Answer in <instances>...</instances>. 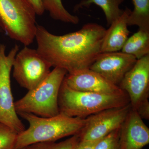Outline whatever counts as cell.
<instances>
[{"instance_id": "cell-15", "label": "cell", "mask_w": 149, "mask_h": 149, "mask_svg": "<svg viewBox=\"0 0 149 149\" xmlns=\"http://www.w3.org/2000/svg\"><path fill=\"white\" fill-rule=\"evenodd\" d=\"M124 0H82L74 7V11H78L83 8H89L92 4L100 7L103 11L107 22L109 26L113 22L117 19L123 13L119 6Z\"/></svg>"}, {"instance_id": "cell-25", "label": "cell", "mask_w": 149, "mask_h": 149, "mask_svg": "<svg viewBox=\"0 0 149 149\" xmlns=\"http://www.w3.org/2000/svg\"><path fill=\"white\" fill-rule=\"evenodd\" d=\"M0 61H1V49H0Z\"/></svg>"}, {"instance_id": "cell-2", "label": "cell", "mask_w": 149, "mask_h": 149, "mask_svg": "<svg viewBox=\"0 0 149 149\" xmlns=\"http://www.w3.org/2000/svg\"><path fill=\"white\" fill-rule=\"evenodd\" d=\"M29 123V127L17 134L14 149H21L41 142H56L80 133L86 118L70 117L60 112L55 116L42 117L32 113L18 114Z\"/></svg>"}, {"instance_id": "cell-19", "label": "cell", "mask_w": 149, "mask_h": 149, "mask_svg": "<svg viewBox=\"0 0 149 149\" xmlns=\"http://www.w3.org/2000/svg\"><path fill=\"white\" fill-rule=\"evenodd\" d=\"M17 134L13 129L0 123V149H14Z\"/></svg>"}, {"instance_id": "cell-7", "label": "cell", "mask_w": 149, "mask_h": 149, "mask_svg": "<svg viewBox=\"0 0 149 149\" xmlns=\"http://www.w3.org/2000/svg\"><path fill=\"white\" fill-rule=\"evenodd\" d=\"M52 67L37 49L24 46L14 60L13 75L19 85L29 91L47 77Z\"/></svg>"}, {"instance_id": "cell-8", "label": "cell", "mask_w": 149, "mask_h": 149, "mask_svg": "<svg viewBox=\"0 0 149 149\" xmlns=\"http://www.w3.org/2000/svg\"><path fill=\"white\" fill-rule=\"evenodd\" d=\"M130 108L129 104L104 110L88 116L85 126L78 133L80 141H97L120 128Z\"/></svg>"}, {"instance_id": "cell-22", "label": "cell", "mask_w": 149, "mask_h": 149, "mask_svg": "<svg viewBox=\"0 0 149 149\" xmlns=\"http://www.w3.org/2000/svg\"><path fill=\"white\" fill-rule=\"evenodd\" d=\"M32 7L36 15H42L45 10L42 0H26Z\"/></svg>"}, {"instance_id": "cell-14", "label": "cell", "mask_w": 149, "mask_h": 149, "mask_svg": "<svg viewBox=\"0 0 149 149\" xmlns=\"http://www.w3.org/2000/svg\"><path fill=\"white\" fill-rule=\"evenodd\" d=\"M121 52L135 57L137 60L149 54V30L139 29L128 37Z\"/></svg>"}, {"instance_id": "cell-3", "label": "cell", "mask_w": 149, "mask_h": 149, "mask_svg": "<svg viewBox=\"0 0 149 149\" xmlns=\"http://www.w3.org/2000/svg\"><path fill=\"white\" fill-rule=\"evenodd\" d=\"M129 104L126 93L107 95L77 91L69 88L63 81L59 94L60 112L70 117L85 118L104 110Z\"/></svg>"}, {"instance_id": "cell-12", "label": "cell", "mask_w": 149, "mask_h": 149, "mask_svg": "<svg viewBox=\"0 0 149 149\" xmlns=\"http://www.w3.org/2000/svg\"><path fill=\"white\" fill-rule=\"evenodd\" d=\"M120 149H142L149 143V128L136 111L130 108L120 128Z\"/></svg>"}, {"instance_id": "cell-4", "label": "cell", "mask_w": 149, "mask_h": 149, "mask_svg": "<svg viewBox=\"0 0 149 149\" xmlns=\"http://www.w3.org/2000/svg\"><path fill=\"white\" fill-rule=\"evenodd\" d=\"M67 73L62 68L55 67L42 83L15 102L17 114L25 113L42 117L59 114V94Z\"/></svg>"}, {"instance_id": "cell-9", "label": "cell", "mask_w": 149, "mask_h": 149, "mask_svg": "<svg viewBox=\"0 0 149 149\" xmlns=\"http://www.w3.org/2000/svg\"><path fill=\"white\" fill-rule=\"evenodd\" d=\"M118 86L128 95L130 106L134 110L148 99L149 54L137 60Z\"/></svg>"}, {"instance_id": "cell-24", "label": "cell", "mask_w": 149, "mask_h": 149, "mask_svg": "<svg viewBox=\"0 0 149 149\" xmlns=\"http://www.w3.org/2000/svg\"><path fill=\"white\" fill-rule=\"evenodd\" d=\"M0 32H3L2 29L1 28V27H0Z\"/></svg>"}, {"instance_id": "cell-26", "label": "cell", "mask_w": 149, "mask_h": 149, "mask_svg": "<svg viewBox=\"0 0 149 149\" xmlns=\"http://www.w3.org/2000/svg\"><path fill=\"white\" fill-rule=\"evenodd\" d=\"M21 149H26V148H24Z\"/></svg>"}, {"instance_id": "cell-6", "label": "cell", "mask_w": 149, "mask_h": 149, "mask_svg": "<svg viewBox=\"0 0 149 149\" xmlns=\"http://www.w3.org/2000/svg\"><path fill=\"white\" fill-rule=\"evenodd\" d=\"M0 123L18 134L25 128L15 110L11 87L10 74L19 47L15 45L7 55L6 54L4 45H0Z\"/></svg>"}, {"instance_id": "cell-17", "label": "cell", "mask_w": 149, "mask_h": 149, "mask_svg": "<svg viewBox=\"0 0 149 149\" xmlns=\"http://www.w3.org/2000/svg\"><path fill=\"white\" fill-rule=\"evenodd\" d=\"M42 1L45 10L48 11L54 20L72 24L79 23V17L71 14L65 8L62 0Z\"/></svg>"}, {"instance_id": "cell-16", "label": "cell", "mask_w": 149, "mask_h": 149, "mask_svg": "<svg viewBox=\"0 0 149 149\" xmlns=\"http://www.w3.org/2000/svg\"><path fill=\"white\" fill-rule=\"evenodd\" d=\"M134 9L128 16V26L149 30V0H132Z\"/></svg>"}, {"instance_id": "cell-21", "label": "cell", "mask_w": 149, "mask_h": 149, "mask_svg": "<svg viewBox=\"0 0 149 149\" xmlns=\"http://www.w3.org/2000/svg\"><path fill=\"white\" fill-rule=\"evenodd\" d=\"M136 111L142 119L148 120L149 119V102L148 99L141 103Z\"/></svg>"}, {"instance_id": "cell-13", "label": "cell", "mask_w": 149, "mask_h": 149, "mask_svg": "<svg viewBox=\"0 0 149 149\" xmlns=\"http://www.w3.org/2000/svg\"><path fill=\"white\" fill-rule=\"evenodd\" d=\"M131 11L126 8L122 15L106 29L102 42L101 53L120 52L122 49L130 34L128 19Z\"/></svg>"}, {"instance_id": "cell-20", "label": "cell", "mask_w": 149, "mask_h": 149, "mask_svg": "<svg viewBox=\"0 0 149 149\" xmlns=\"http://www.w3.org/2000/svg\"><path fill=\"white\" fill-rule=\"evenodd\" d=\"M120 128L112 131L99 140L94 149H120L119 139Z\"/></svg>"}, {"instance_id": "cell-1", "label": "cell", "mask_w": 149, "mask_h": 149, "mask_svg": "<svg viewBox=\"0 0 149 149\" xmlns=\"http://www.w3.org/2000/svg\"><path fill=\"white\" fill-rule=\"evenodd\" d=\"M106 30L97 23H89L76 32L57 35L37 24V50L52 67L72 74L88 69L95 61L101 53Z\"/></svg>"}, {"instance_id": "cell-11", "label": "cell", "mask_w": 149, "mask_h": 149, "mask_svg": "<svg viewBox=\"0 0 149 149\" xmlns=\"http://www.w3.org/2000/svg\"><path fill=\"white\" fill-rule=\"evenodd\" d=\"M63 82L75 91L107 95L125 93L117 85L113 84L100 74L90 68L65 75Z\"/></svg>"}, {"instance_id": "cell-23", "label": "cell", "mask_w": 149, "mask_h": 149, "mask_svg": "<svg viewBox=\"0 0 149 149\" xmlns=\"http://www.w3.org/2000/svg\"><path fill=\"white\" fill-rule=\"evenodd\" d=\"M80 141L74 149H94L97 142L98 141Z\"/></svg>"}, {"instance_id": "cell-5", "label": "cell", "mask_w": 149, "mask_h": 149, "mask_svg": "<svg viewBox=\"0 0 149 149\" xmlns=\"http://www.w3.org/2000/svg\"><path fill=\"white\" fill-rule=\"evenodd\" d=\"M36 15L26 0H0V27L10 38L24 46L35 40Z\"/></svg>"}, {"instance_id": "cell-10", "label": "cell", "mask_w": 149, "mask_h": 149, "mask_svg": "<svg viewBox=\"0 0 149 149\" xmlns=\"http://www.w3.org/2000/svg\"><path fill=\"white\" fill-rule=\"evenodd\" d=\"M137 60L121 51L101 53L89 68L118 86Z\"/></svg>"}, {"instance_id": "cell-18", "label": "cell", "mask_w": 149, "mask_h": 149, "mask_svg": "<svg viewBox=\"0 0 149 149\" xmlns=\"http://www.w3.org/2000/svg\"><path fill=\"white\" fill-rule=\"evenodd\" d=\"M79 134L74 135L65 141L56 142H41L32 144L26 149H74L80 142Z\"/></svg>"}]
</instances>
